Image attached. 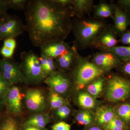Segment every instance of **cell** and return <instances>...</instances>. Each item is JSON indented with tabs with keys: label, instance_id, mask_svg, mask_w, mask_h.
Masks as SVG:
<instances>
[{
	"label": "cell",
	"instance_id": "1",
	"mask_svg": "<svg viewBox=\"0 0 130 130\" xmlns=\"http://www.w3.org/2000/svg\"><path fill=\"white\" fill-rule=\"evenodd\" d=\"M24 10L26 31L35 46L64 41L71 32V6H63L54 0H29Z\"/></svg>",
	"mask_w": 130,
	"mask_h": 130
},
{
	"label": "cell",
	"instance_id": "2",
	"mask_svg": "<svg viewBox=\"0 0 130 130\" xmlns=\"http://www.w3.org/2000/svg\"><path fill=\"white\" fill-rule=\"evenodd\" d=\"M71 31L73 43L78 50L90 48L96 38L107 25L105 20L90 16L74 18L72 20Z\"/></svg>",
	"mask_w": 130,
	"mask_h": 130
},
{
	"label": "cell",
	"instance_id": "3",
	"mask_svg": "<svg viewBox=\"0 0 130 130\" xmlns=\"http://www.w3.org/2000/svg\"><path fill=\"white\" fill-rule=\"evenodd\" d=\"M91 56L80 55L71 71L69 72L72 79V95L84 90L86 86L99 77L106 74L91 60Z\"/></svg>",
	"mask_w": 130,
	"mask_h": 130
},
{
	"label": "cell",
	"instance_id": "4",
	"mask_svg": "<svg viewBox=\"0 0 130 130\" xmlns=\"http://www.w3.org/2000/svg\"><path fill=\"white\" fill-rule=\"evenodd\" d=\"M105 97L117 104L130 100V79L120 73L106 75Z\"/></svg>",
	"mask_w": 130,
	"mask_h": 130
},
{
	"label": "cell",
	"instance_id": "5",
	"mask_svg": "<svg viewBox=\"0 0 130 130\" xmlns=\"http://www.w3.org/2000/svg\"><path fill=\"white\" fill-rule=\"evenodd\" d=\"M23 89L24 104L28 116L40 113L50 114L47 88L25 86Z\"/></svg>",
	"mask_w": 130,
	"mask_h": 130
},
{
	"label": "cell",
	"instance_id": "6",
	"mask_svg": "<svg viewBox=\"0 0 130 130\" xmlns=\"http://www.w3.org/2000/svg\"><path fill=\"white\" fill-rule=\"evenodd\" d=\"M39 57L32 50L23 51L20 54V64L26 82V86H38L46 78L42 70Z\"/></svg>",
	"mask_w": 130,
	"mask_h": 130
},
{
	"label": "cell",
	"instance_id": "7",
	"mask_svg": "<svg viewBox=\"0 0 130 130\" xmlns=\"http://www.w3.org/2000/svg\"><path fill=\"white\" fill-rule=\"evenodd\" d=\"M24 97L23 87L18 85L11 86L4 98L5 112L12 116L25 117Z\"/></svg>",
	"mask_w": 130,
	"mask_h": 130
},
{
	"label": "cell",
	"instance_id": "8",
	"mask_svg": "<svg viewBox=\"0 0 130 130\" xmlns=\"http://www.w3.org/2000/svg\"><path fill=\"white\" fill-rule=\"evenodd\" d=\"M43 83L46 85L48 88L68 100L72 95V80L69 72L57 70L51 76L46 78Z\"/></svg>",
	"mask_w": 130,
	"mask_h": 130
},
{
	"label": "cell",
	"instance_id": "9",
	"mask_svg": "<svg viewBox=\"0 0 130 130\" xmlns=\"http://www.w3.org/2000/svg\"><path fill=\"white\" fill-rule=\"evenodd\" d=\"M26 31V25L18 16L7 14L0 23V41L14 38Z\"/></svg>",
	"mask_w": 130,
	"mask_h": 130
},
{
	"label": "cell",
	"instance_id": "10",
	"mask_svg": "<svg viewBox=\"0 0 130 130\" xmlns=\"http://www.w3.org/2000/svg\"><path fill=\"white\" fill-rule=\"evenodd\" d=\"M0 73L11 86L20 84L26 85L20 63L12 58L0 59Z\"/></svg>",
	"mask_w": 130,
	"mask_h": 130
},
{
	"label": "cell",
	"instance_id": "11",
	"mask_svg": "<svg viewBox=\"0 0 130 130\" xmlns=\"http://www.w3.org/2000/svg\"><path fill=\"white\" fill-rule=\"evenodd\" d=\"M118 36L112 25L108 24L96 38L90 48L104 51L118 46Z\"/></svg>",
	"mask_w": 130,
	"mask_h": 130
},
{
	"label": "cell",
	"instance_id": "12",
	"mask_svg": "<svg viewBox=\"0 0 130 130\" xmlns=\"http://www.w3.org/2000/svg\"><path fill=\"white\" fill-rule=\"evenodd\" d=\"M92 62L106 74L113 69H116L121 63V60L111 52L99 51L91 56Z\"/></svg>",
	"mask_w": 130,
	"mask_h": 130
},
{
	"label": "cell",
	"instance_id": "13",
	"mask_svg": "<svg viewBox=\"0 0 130 130\" xmlns=\"http://www.w3.org/2000/svg\"><path fill=\"white\" fill-rule=\"evenodd\" d=\"M80 56L78 50L73 44L64 53L55 59L57 70L70 72L74 67Z\"/></svg>",
	"mask_w": 130,
	"mask_h": 130
},
{
	"label": "cell",
	"instance_id": "14",
	"mask_svg": "<svg viewBox=\"0 0 130 130\" xmlns=\"http://www.w3.org/2000/svg\"><path fill=\"white\" fill-rule=\"evenodd\" d=\"M71 46L64 41L56 40L46 43L40 47L41 56L55 59L69 49Z\"/></svg>",
	"mask_w": 130,
	"mask_h": 130
},
{
	"label": "cell",
	"instance_id": "15",
	"mask_svg": "<svg viewBox=\"0 0 130 130\" xmlns=\"http://www.w3.org/2000/svg\"><path fill=\"white\" fill-rule=\"evenodd\" d=\"M112 19L113 27L118 36L120 37L130 25V15L124 11L115 3L114 12Z\"/></svg>",
	"mask_w": 130,
	"mask_h": 130
},
{
	"label": "cell",
	"instance_id": "16",
	"mask_svg": "<svg viewBox=\"0 0 130 130\" xmlns=\"http://www.w3.org/2000/svg\"><path fill=\"white\" fill-rule=\"evenodd\" d=\"M94 115L95 124L103 127L116 116L115 106L103 105L97 107Z\"/></svg>",
	"mask_w": 130,
	"mask_h": 130
},
{
	"label": "cell",
	"instance_id": "17",
	"mask_svg": "<svg viewBox=\"0 0 130 130\" xmlns=\"http://www.w3.org/2000/svg\"><path fill=\"white\" fill-rule=\"evenodd\" d=\"M93 0H73L71 6L73 17L81 18L93 12L95 6Z\"/></svg>",
	"mask_w": 130,
	"mask_h": 130
},
{
	"label": "cell",
	"instance_id": "18",
	"mask_svg": "<svg viewBox=\"0 0 130 130\" xmlns=\"http://www.w3.org/2000/svg\"><path fill=\"white\" fill-rule=\"evenodd\" d=\"M24 118L12 116L5 111L0 115V130H21Z\"/></svg>",
	"mask_w": 130,
	"mask_h": 130
},
{
	"label": "cell",
	"instance_id": "19",
	"mask_svg": "<svg viewBox=\"0 0 130 130\" xmlns=\"http://www.w3.org/2000/svg\"><path fill=\"white\" fill-rule=\"evenodd\" d=\"M115 3L112 1L108 3L101 1L95 5L93 10V17L100 19L105 20L108 18H112L114 12Z\"/></svg>",
	"mask_w": 130,
	"mask_h": 130
},
{
	"label": "cell",
	"instance_id": "20",
	"mask_svg": "<svg viewBox=\"0 0 130 130\" xmlns=\"http://www.w3.org/2000/svg\"><path fill=\"white\" fill-rule=\"evenodd\" d=\"M53 122L50 114L47 113H40L28 116L25 118L23 124L32 126L40 128H46V126Z\"/></svg>",
	"mask_w": 130,
	"mask_h": 130
},
{
	"label": "cell",
	"instance_id": "21",
	"mask_svg": "<svg viewBox=\"0 0 130 130\" xmlns=\"http://www.w3.org/2000/svg\"><path fill=\"white\" fill-rule=\"evenodd\" d=\"M74 120L75 123L85 127L95 125L94 112L88 109H79L74 112Z\"/></svg>",
	"mask_w": 130,
	"mask_h": 130
},
{
	"label": "cell",
	"instance_id": "22",
	"mask_svg": "<svg viewBox=\"0 0 130 130\" xmlns=\"http://www.w3.org/2000/svg\"><path fill=\"white\" fill-rule=\"evenodd\" d=\"M74 96L76 103L82 109L91 110L96 108V99L85 90L80 91Z\"/></svg>",
	"mask_w": 130,
	"mask_h": 130
},
{
	"label": "cell",
	"instance_id": "23",
	"mask_svg": "<svg viewBox=\"0 0 130 130\" xmlns=\"http://www.w3.org/2000/svg\"><path fill=\"white\" fill-rule=\"evenodd\" d=\"M106 75L98 78L89 84L85 89L94 98L96 99L101 95L105 88Z\"/></svg>",
	"mask_w": 130,
	"mask_h": 130
},
{
	"label": "cell",
	"instance_id": "24",
	"mask_svg": "<svg viewBox=\"0 0 130 130\" xmlns=\"http://www.w3.org/2000/svg\"><path fill=\"white\" fill-rule=\"evenodd\" d=\"M74 112L72 108L69 105H65L51 111L50 115L53 122L56 123L67 120Z\"/></svg>",
	"mask_w": 130,
	"mask_h": 130
},
{
	"label": "cell",
	"instance_id": "25",
	"mask_svg": "<svg viewBox=\"0 0 130 130\" xmlns=\"http://www.w3.org/2000/svg\"><path fill=\"white\" fill-rule=\"evenodd\" d=\"M115 109L116 115L130 127V100L117 104Z\"/></svg>",
	"mask_w": 130,
	"mask_h": 130
},
{
	"label": "cell",
	"instance_id": "26",
	"mask_svg": "<svg viewBox=\"0 0 130 130\" xmlns=\"http://www.w3.org/2000/svg\"><path fill=\"white\" fill-rule=\"evenodd\" d=\"M48 89V103L51 111L64 105L70 104L69 100L52 90Z\"/></svg>",
	"mask_w": 130,
	"mask_h": 130
},
{
	"label": "cell",
	"instance_id": "27",
	"mask_svg": "<svg viewBox=\"0 0 130 130\" xmlns=\"http://www.w3.org/2000/svg\"><path fill=\"white\" fill-rule=\"evenodd\" d=\"M39 59L42 70L46 78L58 70L55 59L40 56Z\"/></svg>",
	"mask_w": 130,
	"mask_h": 130
},
{
	"label": "cell",
	"instance_id": "28",
	"mask_svg": "<svg viewBox=\"0 0 130 130\" xmlns=\"http://www.w3.org/2000/svg\"><path fill=\"white\" fill-rule=\"evenodd\" d=\"M104 51L113 54L122 62L130 60V46H116Z\"/></svg>",
	"mask_w": 130,
	"mask_h": 130
},
{
	"label": "cell",
	"instance_id": "29",
	"mask_svg": "<svg viewBox=\"0 0 130 130\" xmlns=\"http://www.w3.org/2000/svg\"><path fill=\"white\" fill-rule=\"evenodd\" d=\"M129 127L116 115L102 128L105 130H128Z\"/></svg>",
	"mask_w": 130,
	"mask_h": 130
},
{
	"label": "cell",
	"instance_id": "30",
	"mask_svg": "<svg viewBox=\"0 0 130 130\" xmlns=\"http://www.w3.org/2000/svg\"><path fill=\"white\" fill-rule=\"evenodd\" d=\"M9 9L14 10H25L28 0H6Z\"/></svg>",
	"mask_w": 130,
	"mask_h": 130
},
{
	"label": "cell",
	"instance_id": "31",
	"mask_svg": "<svg viewBox=\"0 0 130 130\" xmlns=\"http://www.w3.org/2000/svg\"><path fill=\"white\" fill-rule=\"evenodd\" d=\"M11 86L0 73V98L4 99L7 92Z\"/></svg>",
	"mask_w": 130,
	"mask_h": 130
},
{
	"label": "cell",
	"instance_id": "32",
	"mask_svg": "<svg viewBox=\"0 0 130 130\" xmlns=\"http://www.w3.org/2000/svg\"><path fill=\"white\" fill-rule=\"evenodd\" d=\"M116 69L119 73L130 79V60L122 62Z\"/></svg>",
	"mask_w": 130,
	"mask_h": 130
},
{
	"label": "cell",
	"instance_id": "33",
	"mask_svg": "<svg viewBox=\"0 0 130 130\" xmlns=\"http://www.w3.org/2000/svg\"><path fill=\"white\" fill-rule=\"evenodd\" d=\"M51 130H71V125L65 121L55 123L51 126Z\"/></svg>",
	"mask_w": 130,
	"mask_h": 130
},
{
	"label": "cell",
	"instance_id": "34",
	"mask_svg": "<svg viewBox=\"0 0 130 130\" xmlns=\"http://www.w3.org/2000/svg\"><path fill=\"white\" fill-rule=\"evenodd\" d=\"M116 5L120 8L130 15V0H119Z\"/></svg>",
	"mask_w": 130,
	"mask_h": 130
},
{
	"label": "cell",
	"instance_id": "35",
	"mask_svg": "<svg viewBox=\"0 0 130 130\" xmlns=\"http://www.w3.org/2000/svg\"><path fill=\"white\" fill-rule=\"evenodd\" d=\"M119 42L124 45L130 46V29H127L120 37Z\"/></svg>",
	"mask_w": 130,
	"mask_h": 130
},
{
	"label": "cell",
	"instance_id": "36",
	"mask_svg": "<svg viewBox=\"0 0 130 130\" xmlns=\"http://www.w3.org/2000/svg\"><path fill=\"white\" fill-rule=\"evenodd\" d=\"M14 50L3 46L0 50V54L5 59H12L14 53Z\"/></svg>",
	"mask_w": 130,
	"mask_h": 130
},
{
	"label": "cell",
	"instance_id": "37",
	"mask_svg": "<svg viewBox=\"0 0 130 130\" xmlns=\"http://www.w3.org/2000/svg\"><path fill=\"white\" fill-rule=\"evenodd\" d=\"M8 9L6 0H0V20L7 14Z\"/></svg>",
	"mask_w": 130,
	"mask_h": 130
},
{
	"label": "cell",
	"instance_id": "38",
	"mask_svg": "<svg viewBox=\"0 0 130 130\" xmlns=\"http://www.w3.org/2000/svg\"><path fill=\"white\" fill-rule=\"evenodd\" d=\"M3 41V46L15 50L17 43L14 38H8Z\"/></svg>",
	"mask_w": 130,
	"mask_h": 130
},
{
	"label": "cell",
	"instance_id": "39",
	"mask_svg": "<svg viewBox=\"0 0 130 130\" xmlns=\"http://www.w3.org/2000/svg\"><path fill=\"white\" fill-rule=\"evenodd\" d=\"M21 130H49L46 128H40L31 125H26L22 124Z\"/></svg>",
	"mask_w": 130,
	"mask_h": 130
},
{
	"label": "cell",
	"instance_id": "40",
	"mask_svg": "<svg viewBox=\"0 0 130 130\" xmlns=\"http://www.w3.org/2000/svg\"><path fill=\"white\" fill-rule=\"evenodd\" d=\"M73 0H54L55 2L63 6H71Z\"/></svg>",
	"mask_w": 130,
	"mask_h": 130
},
{
	"label": "cell",
	"instance_id": "41",
	"mask_svg": "<svg viewBox=\"0 0 130 130\" xmlns=\"http://www.w3.org/2000/svg\"><path fill=\"white\" fill-rule=\"evenodd\" d=\"M83 130H105L100 126L94 125L90 126L85 127Z\"/></svg>",
	"mask_w": 130,
	"mask_h": 130
},
{
	"label": "cell",
	"instance_id": "42",
	"mask_svg": "<svg viewBox=\"0 0 130 130\" xmlns=\"http://www.w3.org/2000/svg\"><path fill=\"white\" fill-rule=\"evenodd\" d=\"M5 111V104L4 99L0 98V115Z\"/></svg>",
	"mask_w": 130,
	"mask_h": 130
},
{
	"label": "cell",
	"instance_id": "43",
	"mask_svg": "<svg viewBox=\"0 0 130 130\" xmlns=\"http://www.w3.org/2000/svg\"><path fill=\"white\" fill-rule=\"evenodd\" d=\"M128 130H130V127H129V129H128Z\"/></svg>",
	"mask_w": 130,
	"mask_h": 130
},
{
	"label": "cell",
	"instance_id": "44",
	"mask_svg": "<svg viewBox=\"0 0 130 130\" xmlns=\"http://www.w3.org/2000/svg\"><path fill=\"white\" fill-rule=\"evenodd\" d=\"M1 20H0V23H1Z\"/></svg>",
	"mask_w": 130,
	"mask_h": 130
},
{
	"label": "cell",
	"instance_id": "45",
	"mask_svg": "<svg viewBox=\"0 0 130 130\" xmlns=\"http://www.w3.org/2000/svg\"></svg>",
	"mask_w": 130,
	"mask_h": 130
}]
</instances>
